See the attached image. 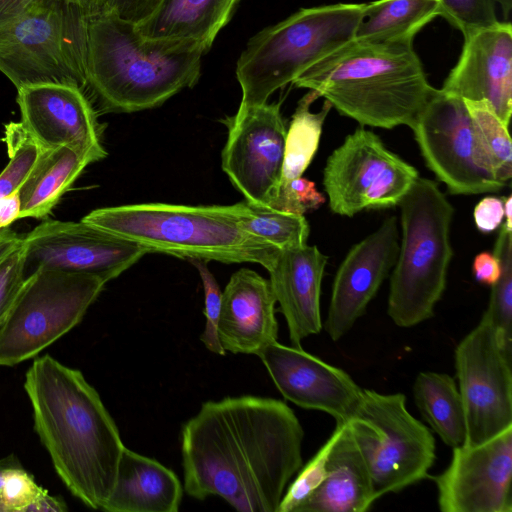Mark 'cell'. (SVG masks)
<instances>
[{
	"label": "cell",
	"instance_id": "obj_40",
	"mask_svg": "<svg viewBox=\"0 0 512 512\" xmlns=\"http://www.w3.org/2000/svg\"><path fill=\"white\" fill-rule=\"evenodd\" d=\"M473 216L475 224L481 232L494 231L504 219L503 199L494 196L484 197L475 206Z\"/></svg>",
	"mask_w": 512,
	"mask_h": 512
},
{
	"label": "cell",
	"instance_id": "obj_43",
	"mask_svg": "<svg viewBox=\"0 0 512 512\" xmlns=\"http://www.w3.org/2000/svg\"><path fill=\"white\" fill-rule=\"evenodd\" d=\"M67 511L65 502L49 495L45 490L25 510V512H64Z\"/></svg>",
	"mask_w": 512,
	"mask_h": 512
},
{
	"label": "cell",
	"instance_id": "obj_47",
	"mask_svg": "<svg viewBox=\"0 0 512 512\" xmlns=\"http://www.w3.org/2000/svg\"><path fill=\"white\" fill-rule=\"evenodd\" d=\"M21 466L16 456L10 455L0 459V492L8 474L15 468Z\"/></svg>",
	"mask_w": 512,
	"mask_h": 512
},
{
	"label": "cell",
	"instance_id": "obj_39",
	"mask_svg": "<svg viewBox=\"0 0 512 512\" xmlns=\"http://www.w3.org/2000/svg\"><path fill=\"white\" fill-rule=\"evenodd\" d=\"M23 283L21 245L0 263V327L5 321Z\"/></svg>",
	"mask_w": 512,
	"mask_h": 512
},
{
	"label": "cell",
	"instance_id": "obj_19",
	"mask_svg": "<svg viewBox=\"0 0 512 512\" xmlns=\"http://www.w3.org/2000/svg\"><path fill=\"white\" fill-rule=\"evenodd\" d=\"M458 62L442 89L467 100H485L509 125L512 113V25L509 21L465 35Z\"/></svg>",
	"mask_w": 512,
	"mask_h": 512
},
{
	"label": "cell",
	"instance_id": "obj_26",
	"mask_svg": "<svg viewBox=\"0 0 512 512\" xmlns=\"http://www.w3.org/2000/svg\"><path fill=\"white\" fill-rule=\"evenodd\" d=\"M93 162L86 153L68 146L40 149L18 190V220L26 217L40 219L48 215L84 168Z\"/></svg>",
	"mask_w": 512,
	"mask_h": 512
},
{
	"label": "cell",
	"instance_id": "obj_32",
	"mask_svg": "<svg viewBox=\"0 0 512 512\" xmlns=\"http://www.w3.org/2000/svg\"><path fill=\"white\" fill-rule=\"evenodd\" d=\"M493 254L501 267L498 280L491 285V294L484 316L488 319L502 347L512 354V229L503 223Z\"/></svg>",
	"mask_w": 512,
	"mask_h": 512
},
{
	"label": "cell",
	"instance_id": "obj_45",
	"mask_svg": "<svg viewBox=\"0 0 512 512\" xmlns=\"http://www.w3.org/2000/svg\"><path fill=\"white\" fill-rule=\"evenodd\" d=\"M23 236L8 229V227L0 230V263L12 251L22 245Z\"/></svg>",
	"mask_w": 512,
	"mask_h": 512
},
{
	"label": "cell",
	"instance_id": "obj_31",
	"mask_svg": "<svg viewBox=\"0 0 512 512\" xmlns=\"http://www.w3.org/2000/svg\"><path fill=\"white\" fill-rule=\"evenodd\" d=\"M235 206L236 219L241 228L279 250L307 244L310 227L304 215L257 208L246 201Z\"/></svg>",
	"mask_w": 512,
	"mask_h": 512
},
{
	"label": "cell",
	"instance_id": "obj_4",
	"mask_svg": "<svg viewBox=\"0 0 512 512\" xmlns=\"http://www.w3.org/2000/svg\"><path fill=\"white\" fill-rule=\"evenodd\" d=\"M292 84L317 92L362 126L384 129L411 127L435 90L413 43L355 38L315 62Z\"/></svg>",
	"mask_w": 512,
	"mask_h": 512
},
{
	"label": "cell",
	"instance_id": "obj_14",
	"mask_svg": "<svg viewBox=\"0 0 512 512\" xmlns=\"http://www.w3.org/2000/svg\"><path fill=\"white\" fill-rule=\"evenodd\" d=\"M281 104L241 107L222 122L228 136L221 166L233 186L254 207L273 209L282 176L286 126Z\"/></svg>",
	"mask_w": 512,
	"mask_h": 512
},
{
	"label": "cell",
	"instance_id": "obj_29",
	"mask_svg": "<svg viewBox=\"0 0 512 512\" xmlns=\"http://www.w3.org/2000/svg\"><path fill=\"white\" fill-rule=\"evenodd\" d=\"M320 96L313 90L298 101L286 132L285 152L279 189L302 177L320 142L322 128L332 105L325 100L322 109L311 112L312 103Z\"/></svg>",
	"mask_w": 512,
	"mask_h": 512
},
{
	"label": "cell",
	"instance_id": "obj_36",
	"mask_svg": "<svg viewBox=\"0 0 512 512\" xmlns=\"http://www.w3.org/2000/svg\"><path fill=\"white\" fill-rule=\"evenodd\" d=\"M197 268L205 298L204 314L206 317L205 330L200 336V340L208 350L218 355H225L217 334V323L221 309L222 292L214 277L210 272L207 262L203 260H190Z\"/></svg>",
	"mask_w": 512,
	"mask_h": 512
},
{
	"label": "cell",
	"instance_id": "obj_27",
	"mask_svg": "<svg viewBox=\"0 0 512 512\" xmlns=\"http://www.w3.org/2000/svg\"><path fill=\"white\" fill-rule=\"evenodd\" d=\"M438 0H375L365 3L355 39L374 43H413L415 35L440 16Z\"/></svg>",
	"mask_w": 512,
	"mask_h": 512
},
{
	"label": "cell",
	"instance_id": "obj_28",
	"mask_svg": "<svg viewBox=\"0 0 512 512\" xmlns=\"http://www.w3.org/2000/svg\"><path fill=\"white\" fill-rule=\"evenodd\" d=\"M413 395L420 413L439 435L454 448L466 439L465 414L455 380L448 374L421 372L417 375Z\"/></svg>",
	"mask_w": 512,
	"mask_h": 512
},
{
	"label": "cell",
	"instance_id": "obj_41",
	"mask_svg": "<svg viewBox=\"0 0 512 512\" xmlns=\"http://www.w3.org/2000/svg\"><path fill=\"white\" fill-rule=\"evenodd\" d=\"M161 0H107L106 10L135 24L145 20ZM104 11V12H105Z\"/></svg>",
	"mask_w": 512,
	"mask_h": 512
},
{
	"label": "cell",
	"instance_id": "obj_50",
	"mask_svg": "<svg viewBox=\"0 0 512 512\" xmlns=\"http://www.w3.org/2000/svg\"><path fill=\"white\" fill-rule=\"evenodd\" d=\"M0 512H7L5 506L3 505V503L1 502L0 500Z\"/></svg>",
	"mask_w": 512,
	"mask_h": 512
},
{
	"label": "cell",
	"instance_id": "obj_48",
	"mask_svg": "<svg viewBox=\"0 0 512 512\" xmlns=\"http://www.w3.org/2000/svg\"><path fill=\"white\" fill-rule=\"evenodd\" d=\"M504 205V225L512 229V196L502 197Z\"/></svg>",
	"mask_w": 512,
	"mask_h": 512
},
{
	"label": "cell",
	"instance_id": "obj_1",
	"mask_svg": "<svg viewBox=\"0 0 512 512\" xmlns=\"http://www.w3.org/2000/svg\"><path fill=\"white\" fill-rule=\"evenodd\" d=\"M302 426L286 403L258 396L207 401L181 430L184 489L241 512H276L302 466Z\"/></svg>",
	"mask_w": 512,
	"mask_h": 512
},
{
	"label": "cell",
	"instance_id": "obj_34",
	"mask_svg": "<svg viewBox=\"0 0 512 512\" xmlns=\"http://www.w3.org/2000/svg\"><path fill=\"white\" fill-rule=\"evenodd\" d=\"M345 422H336L330 437L312 459L299 472L296 479L283 495L276 512H296L322 483L326 475V464L331 449L339 437Z\"/></svg>",
	"mask_w": 512,
	"mask_h": 512
},
{
	"label": "cell",
	"instance_id": "obj_10",
	"mask_svg": "<svg viewBox=\"0 0 512 512\" xmlns=\"http://www.w3.org/2000/svg\"><path fill=\"white\" fill-rule=\"evenodd\" d=\"M98 277L40 270L27 278L0 327V366L35 357L84 317L105 286Z\"/></svg>",
	"mask_w": 512,
	"mask_h": 512
},
{
	"label": "cell",
	"instance_id": "obj_9",
	"mask_svg": "<svg viewBox=\"0 0 512 512\" xmlns=\"http://www.w3.org/2000/svg\"><path fill=\"white\" fill-rule=\"evenodd\" d=\"M348 424L367 461L377 499L428 476L435 439L407 410L404 394L363 389Z\"/></svg>",
	"mask_w": 512,
	"mask_h": 512
},
{
	"label": "cell",
	"instance_id": "obj_42",
	"mask_svg": "<svg viewBox=\"0 0 512 512\" xmlns=\"http://www.w3.org/2000/svg\"><path fill=\"white\" fill-rule=\"evenodd\" d=\"M473 272L478 282L491 286L501 273L499 260L494 254L481 252L474 258Z\"/></svg>",
	"mask_w": 512,
	"mask_h": 512
},
{
	"label": "cell",
	"instance_id": "obj_38",
	"mask_svg": "<svg viewBox=\"0 0 512 512\" xmlns=\"http://www.w3.org/2000/svg\"><path fill=\"white\" fill-rule=\"evenodd\" d=\"M45 490L21 465L8 474L0 492V500L7 512H25Z\"/></svg>",
	"mask_w": 512,
	"mask_h": 512
},
{
	"label": "cell",
	"instance_id": "obj_33",
	"mask_svg": "<svg viewBox=\"0 0 512 512\" xmlns=\"http://www.w3.org/2000/svg\"><path fill=\"white\" fill-rule=\"evenodd\" d=\"M4 141L9 162L0 173V200L18 192L40 151L38 144L26 133L20 122H11L5 126Z\"/></svg>",
	"mask_w": 512,
	"mask_h": 512
},
{
	"label": "cell",
	"instance_id": "obj_5",
	"mask_svg": "<svg viewBox=\"0 0 512 512\" xmlns=\"http://www.w3.org/2000/svg\"><path fill=\"white\" fill-rule=\"evenodd\" d=\"M82 220L134 241L150 253L189 261L256 263L268 271L280 252L241 228L235 204H129L93 210Z\"/></svg>",
	"mask_w": 512,
	"mask_h": 512
},
{
	"label": "cell",
	"instance_id": "obj_20",
	"mask_svg": "<svg viewBox=\"0 0 512 512\" xmlns=\"http://www.w3.org/2000/svg\"><path fill=\"white\" fill-rule=\"evenodd\" d=\"M276 298L269 280L242 268L232 274L222 292L217 323L219 341L233 354H255L277 341Z\"/></svg>",
	"mask_w": 512,
	"mask_h": 512
},
{
	"label": "cell",
	"instance_id": "obj_3",
	"mask_svg": "<svg viewBox=\"0 0 512 512\" xmlns=\"http://www.w3.org/2000/svg\"><path fill=\"white\" fill-rule=\"evenodd\" d=\"M204 54L192 43L147 38L105 11L88 18L86 90L104 112L155 108L198 82Z\"/></svg>",
	"mask_w": 512,
	"mask_h": 512
},
{
	"label": "cell",
	"instance_id": "obj_30",
	"mask_svg": "<svg viewBox=\"0 0 512 512\" xmlns=\"http://www.w3.org/2000/svg\"><path fill=\"white\" fill-rule=\"evenodd\" d=\"M471 118L476 145L484 168L499 182L512 177V144L505 125L485 100L463 99Z\"/></svg>",
	"mask_w": 512,
	"mask_h": 512
},
{
	"label": "cell",
	"instance_id": "obj_11",
	"mask_svg": "<svg viewBox=\"0 0 512 512\" xmlns=\"http://www.w3.org/2000/svg\"><path fill=\"white\" fill-rule=\"evenodd\" d=\"M511 360L484 315L458 343L455 371L465 414L463 445L483 443L512 427Z\"/></svg>",
	"mask_w": 512,
	"mask_h": 512
},
{
	"label": "cell",
	"instance_id": "obj_22",
	"mask_svg": "<svg viewBox=\"0 0 512 512\" xmlns=\"http://www.w3.org/2000/svg\"><path fill=\"white\" fill-rule=\"evenodd\" d=\"M327 261L316 245L305 244L280 250L268 270L294 347H301L303 339L322 329L320 296Z\"/></svg>",
	"mask_w": 512,
	"mask_h": 512
},
{
	"label": "cell",
	"instance_id": "obj_8",
	"mask_svg": "<svg viewBox=\"0 0 512 512\" xmlns=\"http://www.w3.org/2000/svg\"><path fill=\"white\" fill-rule=\"evenodd\" d=\"M401 242L390 278L387 313L410 328L434 315L453 257L450 227L454 207L428 178L418 177L399 203Z\"/></svg>",
	"mask_w": 512,
	"mask_h": 512
},
{
	"label": "cell",
	"instance_id": "obj_37",
	"mask_svg": "<svg viewBox=\"0 0 512 512\" xmlns=\"http://www.w3.org/2000/svg\"><path fill=\"white\" fill-rule=\"evenodd\" d=\"M325 197L315 183L300 177L280 188L273 209L304 215L320 208Z\"/></svg>",
	"mask_w": 512,
	"mask_h": 512
},
{
	"label": "cell",
	"instance_id": "obj_6",
	"mask_svg": "<svg viewBox=\"0 0 512 512\" xmlns=\"http://www.w3.org/2000/svg\"><path fill=\"white\" fill-rule=\"evenodd\" d=\"M88 17L62 0H0V72L18 89L72 85L86 91Z\"/></svg>",
	"mask_w": 512,
	"mask_h": 512
},
{
	"label": "cell",
	"instance_id": "obj_35",
	"mask_svg": "<svg viewBox=\"0 0 512 512\" xmlns=\"http://www.w3.org/2000/svg\"><path fill=\"white\" fill-rule=\"evenodd\" d=\"M443 18L463 35L498 21L494 0H438Z\"/></svg>",
	"mask_w": 512,
	"mask_h": 512
},
{
	"label": "cell",
	"instance_id": "obj_18",
	"mask_svg": "<svg viewBox=\"0 0 512 512\" xmlns=\"http://www.w3.org/2000/svg\"><path fill=\"white\" fill-rule=\"evenodd\" d=\"M396 217L355 244L341 262L332 285L325 330L339 340L366 311L392 270L399 251Z\"/></svg>",
	"mask_w": 512,
	"mask_h": 512
},
{
	"label": "cell",
	"instance_id": "obj_2",
	"mask_svg": "<svg viewBox=\"0 0 512 512\" xmlns=\"http://www.w3.org/2000/svg\"><path fill=\"white\" fill-rule=\"evenodd\" d=\"M24 389L56 473L86 506L103 509L125 446L98 392L81 371L48 354L33 361Z\"/></svg>",
	"mask_w": 512,
	"mask_h": 512
},
{
	"label": "cell",
	"instance_id": "obj_12",
	"mask_svg": "<svg viewBox=\"0 0 512 512\" xmlns=\"http://www.w3.org/2000/svg\"><path fill=\"white\" fill-rule=\"evenodd\" d=\"M410 128L426 166L450 194L495 193L506 186L484 168L462 98L435 88Z\"/></svg>",
	"mask_w": 512,
	"mask_h": 512
},
{
	"label": "cell",
	"instance_id": "obj_15",
	"mask_svg": "<svg viewBox=\"0 0 512 512\" xmlns=\"http://www.w3.org/2000/svg\"><path fill=\"white\" fill-rule=\"evenodd\" d=\"M433 480L442 512H511L512 427L454 447L449 466Z\"/></svg>",
	"mask_w": 512,
	"mask_h": 512
},
{
	"label": "cell",
	"instance_id": "obj_46",
	"mask_svg": "<svg viewBox=\"0 0 512 512\" xmlns=\"http://www.w3.org/2000/svg\"><path fill=\"white\" fill-rule=\"evenodd\" d=\"M78 6L89 18L106 10L107 0H62Z\"/></svg>",
	"mask_w": 512,
	"mask_h": 512
},
{
	"label": "cell",
	"instance_id": "obj_25",
	"mask_svg": "<svg viewBox=\"0 0 512 512\" xmlns=\"http://www.w3.org/2000/svg\"><path fill=\"white\" fill-rule=\"evenodd\" d=\"M240 0H161L136 24L153 39L182 41L209 51L219 32L230 22Z\"/></svg>",
	"mask_w": 512,
	"mask_h": 512
},
{
	"label": "cell",
	"instance_id": "obj_44",
	"mask_svg": "<svg viewBox=\"0 0 512 512\" xmlns=\"http://www.w3.org/2000/svg\"><path fill=\"white\" fill-rule=\"evenodd\" d=\"M20 214V200L18 192L0 200V230L18 220Z\"/></svg>",
	"mask_w": 512,
	"mask_h": 512
},
{
	"label": "cell",
	"instance_id": "obj_23",
	"mask_svg": "<svg viewBox=\"0 0 512 512\" xmlns=\"http://www.w3.org/2000/svg\"><path fill=\"white\" fill-rule=\"evenodd\" d=\"M376 500L367 461L347 421L329 454L324 480L296 512H365Z\"/></svg>",
	"mask_w": 512,
	"mask_h": 512
},
{
	"label": "cell",
	"instance_id": "obj_13",
	"mask_svg": "<svg viewBox=\"0 0 512 512\" xmlns=\"http://www.w3.org/2000/svg\"><path fill=\"white\" fill-rule=\"evenodd\" d=\"M147 253L142 245L83 220L43 221L23 236V277L25 281L40 270H60L107 283Z\"/></svg>",
	"mask_w": 512,
	"mask_h": 512
},
{
	"label": "cell",
	"instance_id": "obj_24",
	"mask_svg": "<svg viewBox=\"0 0 512 512\" xmlns=\"http://www.w3.org/2000/svg\"><path fill=\"white\" fill-rule=\"evenodd\" d=\"M182 486L160 462L124 448L113 490L103 506L109 512H177Z\"/></svg>",
	"mask_w": 512,
	"mask_h": 512
},
{
	"label": "cell",
	"instance_id": "obj_7",
	"mask_svg": "<svg viewBox=\"0 0 512 512\" xmlns=\"http://www.w3.org/2000/svg\"><path fill=\"white\" fill-rule=\"evenodd\" d=\"M365 3L301 8L247 42L235 74L240 106L261 105L315 62L355 38Z\"/></svg>",
	"mask_w": 512,
	"mask_h": 512
},
{
	"label": "cell",
	"instance_id": "obj_17",
	"mask_svg": "<svg viewBox=\"0 0 512 512\" xmlns=\"http://www.w3.org/2000/svg\"><path fill=\"white\" fill-rule=\"evenodd\" d=\"M258 356L282 396L299 407L323 411L336 422H347L356 411L363 388L344 370L277 341Z\"/></svg>",
	"mask_w": 512,
	"mask_h": 512
},
{
	"label": "cell",
	"instance_id": "obj_49",
	"mask_svg": "<svg viewBox=\"0 0 512 512\" xmlns=\"http://www.w3.org/2000/svg\"><path fill=\"white\" fill-rule=\"evenodd\" d=\"M494 2L500 5L505 19H508L512 8V0H494Z\"/></svg>",
	"mask_w": 512,
	"mask_h": 512
},
{
	"label": "cell",
	"instance_id": "obj_16",
	"mask_svg": "<svg viewBox=\"0 0 512 512\" xmlns=\"http://www.w3.org/2000/svg\"><path fill=\"white\" fill-rule=\"evenodd\" d=\"M23 129L40 149L68 146L94 162L107 156L101 126L84 90L72 85L37 84L17 90Z\"/></svg>",
	"mask_w": 512,
	"mask_h": 512
},
{
	"label": "cell",
	"instance_id": "obj_21",
	"mask_svg": "<svg viewBox=\"0 0 512 512\" xmlns=\"http://www.w3.org/2000/svg\"><path fill=\"white\" fill-rule=\"evenodd\" d=\"M395 157L371 130L360 127L347 135L328 157L323 171L330 210L353 217L367 209L372 192Z\"/></svg>",
	"mask_w": 512,
	"mask_h": 512
}]
</instances>
